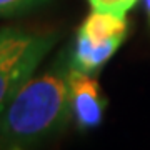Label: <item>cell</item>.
I'll list each match as a JSON object with an SVG mask.
<instances>
[{
	"label": "cell",
	"mask_w": 150,
	"mask_h": 150,
	"mask_svg": "<svg viewBox=\"0 0 150 150\" xmlns=\"http://www.w3.org/2000/svg\"><path fill=\"white\" fill-rule=\"evenodd\" d=\"M70 65L33 74L0 113V150L32 149L62 134L72 120Z\"/></svg>",
	"instance_id": "1"
},
{
	"label": "cell",
	"mask_w": 150,
	"mask_h": 150,
	"mask_svg": "<svg viewBox=\"0 0 150 150\" xmlns=\"http://www.w3.org/2000/svg\"><path fill=\"white\" fill-rule=\"evenodd\" d=\"M57 43L52 32L0 28V113Z\"/></svg>",
	"instance_id": "2"
},
{
	"label": "cell",
	"mask_w": 150,
	"mask_h": 150,
	"mask_svg": "<svg viewBox=\"0 0 150 150\" xmlns=\"http://www.w3.org/2000/svg\"><path fill=\"white\" fill-rule=\"evenodd\" d=\"M69 90L72 105V120L77 129L93 130L103 120L107 98L102 95L100 85L92 74H85L70 67Z\"/></svg>",
	"instance_id": "3"
},
{
	"label": "cell",
	"mask_w": 150,
	"mask_h": 150,
	"mask_svg": "<svg viewBox=\"0 0 150 150\" xmlns=\"http://www.w3.org/2000/svg\"><path fill=\"white\" fill-rule=\"evenodd\" d=\"M123 40L125 38L117 37V38L105 40V42H92L87 37H83L82 33L77 32L69 65L75 70L93 75L97 70H100L108 60L112 59Z\"/></svg>",
	"instance_id": "4"
},
{
	"label": "cell",
	"mask_w": 150,
	"mask_h": 150,
	"mask_svg": "<svg viewBox=\"0 0 150 150\" xmlns=\"http://www.w3.org/2000/svg\"><path fill=\"white\" fill-rule=\"evenodd\" d=\"M79 33H82L92 42H105V40L117 37L125 38L127 20H125V17L113 15L108 12L92 10L85 20L82 22Z\"/></svg>",
	"instance_id": "5"
},
{
	"label": "cell",
	"mask_w": 150,
	"mask_h": 150,
	"mask_svg": "<svg viewBox=\"0 0 150 150\" xmlns=\"http://www.w3.org/2000/svg\"><path fill=\"white\" fill-rule=\"evenodd\" d=\"M50 0H0V17H18L48 4Z\"/></svg>",
	"instance_id": "6"
},
{
	"label": "cell",
	"mask_w": 150,
	"mask_h": 150,
	"mask_svg": "<svg viewBox=\"0 0 150 150\" xmlns=\"http://www.w3.org/2000/svg\"><path fill=\"white\" fill-rule=\"evenodd\" d=\"M88 4L93 10L125 17V13L137 4V0H88Z\"/></svg>",
	"instance_id": "7"
},
{
	"label": "cell",
	"mask_w": 150,
	"mask_h": 150,
	"mask_svg": "<svg viewBox=\"0 0 150 150\" xmlns=\"http://www.w3.org/2000/svg\"><path fill=\"white\" fill-rule=\"evenodd\" d=\"M144 7H145V13H147V18H149V23H150V0H144Z\"/></svg>",
	"instance_id": "8"
}]
</instances>
